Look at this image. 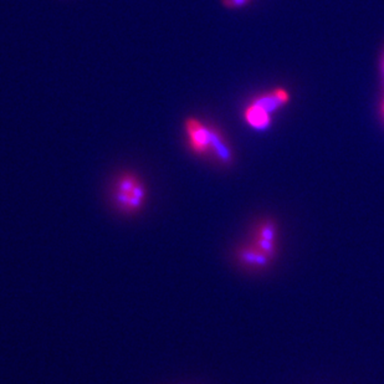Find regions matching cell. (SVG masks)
<instances>
[{
    "mask_svg": "<svg viewBox=\"0 0 384 384\" xmlns=\"http://www.w3.org/2000/svg\"><path fill=\"white\" fill-rule=\"evenodd\" d=\"M249 1L250 0H223V4L227 8H240V6L249 3Z\"/></svg>",
    "mask_w": 384,
    "mask_h": 384,
    "instance_id": "obj_6",
    "label": "cell"
},
{
    "mask_svg": "<svg viewBox=\"0 0 384 384\" xmlns=\"http://www.w3.org/2000/svg\"><path fill=\"white\" fill-rule=\"evenodd\" d=\"M238 260L249 268H261L268 265L270 258L251 243L239 249Z\"/></svg>",
    "mask_w": 384,
    "mask_h": 384,
    "instance_id": "obj_5",
    "label": "cell"
},
{
    "mask_svg": "<svg viewBox=\"0 0 384 384\" xmlns=\"http://www.w3.org/2000/svg\"><path fill=\"white\" fill-rule=\"evenodd\" d=\"M383 68H384V61H383Z\"/></svg>",
    "mask_w": 384,
    "mask_h": 384,
    "instance_id": "obj_8",
    "label": "cell"
},
{
    "mask_svg": "<svg viewBox=\"0 0 384 384\" xmlns=\"http://www.w3.org/2000/svg\"><path fill=\"white\" fill-rule=\"evenodd\" d=\"M276 225L273 222H264L259 224L254 232L253 244L273 259L276 254Z\"/></svg>",
    "mask_w": 384,
    "mask_h": 384,
    "instance_id": "obj_4",
    "label": "cell"
},
{
    "mask_svg": "<svg viewBox=\"0 0 384 384\" xmlns=\"http://www.w3.org/2000/svg\"><path fill=\"white\" fill-rule=\"evenodd\" d=\"M110 200L121 215L135 217L145 209L148 200L146 182L133 170H123L113 178Z\"/></svg>",
    "mask_w": 384,
    "mask_h": 384,
    "instance_id": "obj_2",
    "label": "cell"
},
{
    "mask_svg": "<svg viewBox=\"0 0 384 384\" xmlns=\"http://www.w3.org/2000/svg\"><path fill=\"white\" fill-rule=\"evenodd\" d=\"M185 135L190 151L198 157H212L220 165H228L233 161V153L223 133L217 127L210 126L195 117L185 121Z\"/></svg>",
    "mask_w": 384,
    "mask_h": 384,
    "instance_id": "obj_1",
    "label": "cell"
},
{
    "mask_svg": "<svg viewBox=\"0 0 384 384\" xmlns=\"http://www.w3.org/2000/svg\"><path fill=\"white\" fill-rule=\"evenodd\" d=\"M289 100L290 93H287L285 88H275L249 103L244 111V118L249 126L255 130L266 128L271 122V112L286 105Z\"/></svg>",
    "mask_w": 384,
    "mask_h": 384,
    "instance_id": "obj_3",
    "label": "cell"
},
{
    "mask_svg": "<svg viewBox=\"0 0 384 384\" xmlns=\"http://www.w3.org/2000/svg\"><path fill=\"white\" fill-rule=\"evenodd\" d=\"M382 111H383V115H384V103H383V106H382Z\"/></svg>",
    "mask_w": 384,
    "mask_h": 384,
    "instance_id": "obj_7",
    "label": "cell"
}]
</instances>
